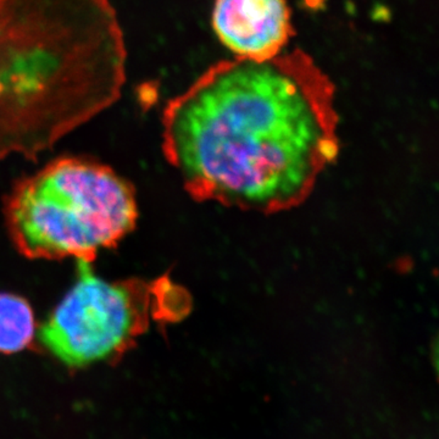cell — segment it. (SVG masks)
<instances>
[{
	"instance_id": "cell-1",
	"label": "cell",
	"mask_w": 439,
	"mask_h": 439,
	"mask_svg": "<svg viewBox=\"0 0 439 439\" xmlns=\"http://www.w3.org/2000/svg\"><path fill=\"white\" fill-rule=\"evenodd\" d=\"M163 149L194 198L288 209L337 156L335 87L302 50L221 61L166 104Z\"/></svg>"
},
{
	"instance_id": "cell-2",
	"label": "cell",
	"mask_w": 439,
	"mask_h": 439,
	"mask_svg": "<svg viewBox=\"0 0 439 439\" xmlns=\"http://www.w3.org/2000/svg\"><path fill=\"white\" fill-rule=\"evenodd\" d=\"M126 61L110 0H0V159L36 161L116 103Z\"/></svg>"
},
{
	"instance_id": "cell-3",
	"label": "cell",
	"mask_w": 439,
	"mask_h": 439,
	"mask_svg": "<svg viewBox=\"0 0 439 439\" xmlns=\"http://www.w3.org/2000/svg\"><path fill=\"white\" fill-rule=\"evenodd\" d=\"M4 215L10 239L27 259L93 263L134 231L138 207L134 187L112 168L66 156L13 185Z\"/></svg>"
},
{
	"instance_id": "cell-4",
	"label": "cell",
	"mask_w": 439,
	"mask_h": 439,
	"mask_svg": "<svg viewBox=\"0 0 439 439\" xmlns=\"http://www.w3.org/2000/svg\"><path fill=\"white\" fill-rule=\"evenodd\" d=\"M91 264L77 261V280L38 330L44 348L72 369L115 360L151 323L182 314L168 277L107 281Z\"/></svg>"
},
{
	"instance_id": "cell-5",
	"label": "cell",
	"mask_w": 439,
	"mask_h": 439,
	"mask_svg": "<svg viewBox=\"0 0 439 439\" xmlns=\"http://www.w3.org/2000/svg\"><path fill=\"white\" fill-rule=\"evenodd\" d=\"M211 21L220 42L243 59L280 55L293 36L287 0H215Z\"/></svg>"
},
{
	"instance_id": "cell-6",
	"label": "cell",
	"mask_w": 439,
	"mask_h": 439,
	"mask_svg": "<svg viewBox=\"0 0 439 439\" xmlns=\"http://www.w3.org/2000/svg\"><path fill=\"white\" fill-rule=\"evenodd\" d=\"M36 332L30 303L16 294L0 293V353H18L28 348Z\"/></svg>"
}]
</instances>
